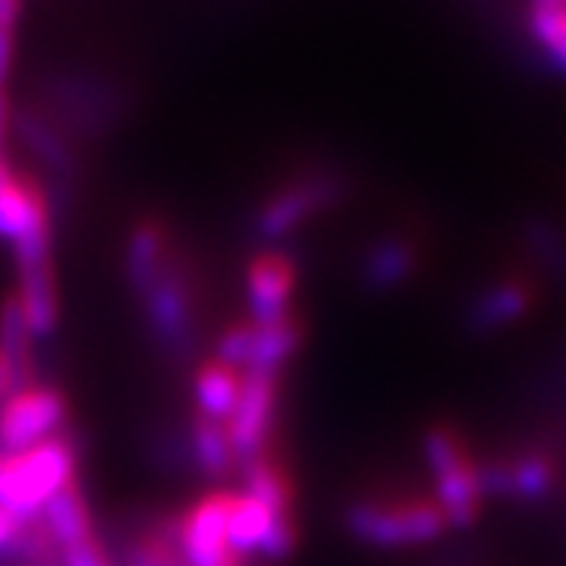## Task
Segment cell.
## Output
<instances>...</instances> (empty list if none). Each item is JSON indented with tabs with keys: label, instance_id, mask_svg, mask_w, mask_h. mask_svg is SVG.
Here are the masks:
<instances>
[{
	"label": "cell",
	"instance_id": "cell-24",
	"mask_svg": "<svg viewBox=\"0 0 566 566\" xmlns=\"http://www.w3.org/2000/svg\"><path fill=\"white\" fill-rule=\"evenodd\" d=\"M13 57H17V41H13V29L0 25V88H7L10 70H13Z\"/></svg>",
	"mask_w": 566,
	"mask_h": 566
},
{
	"label": "cell",
	"instance_id": "cell-9",
	"mask_svg": "<svg viewBox=\"0 0 566 566\" xmlns=\"http://www.w3.org/2000/svg\"><path fill=\"white\" fill-rule=\"evenodd\" d=\"M281 409V375L274 371H243V390L233 416L227 419V434L237 460H252L274 441Z\"/></svg>",
	"mask_w": 566,
	"mask_h": 566
},
{
	"label": "cell",
	"instance_id": "cell-25",
	"mask_svg": "<svg viewBox=\"0 0 566 566\" xmlns=\"http://www.w3.org/2000/svg\"><path fill=\"white\" fill-rule=\"evenodd\" d=\"M13 120H17V114H13L10 95H7V88H0V151H7V139L13 133Z\"/></svg>",
	"mask_w": 566,
	"mask_h": 566
},
{
	"label": "cell",
	"instance_id": "cell-11",
	"mask_svg": "<svg viewBox=\"0 0 566 566\" xmlns=\"http://www.w3.org/2000/svg\"><path fill=\"white\" fill-rule=\"evenodd\" d=\"M41 227H54V211L44 186L17 170L7 151H0V240L13 245Z\"/></svg>",
	"mask_w": 566,
	"mask_h": 566
},
{
	"label": "cell",
	"instance_id": "cell-12",
	"mask_svg": "<svg viewBox=\"0 0 566 566\" xmlns=\"http://www.w3.org/2000/svg\"><path fill=\"white\" fill-rule=\"evenodd\" d=\"M482 475V491L485 497H516V501H542L551 494L557 465L551 453L528 450L516 460H494V463H479Z\"/></svg>",
	"mask_w": 566,
	"mask_h": 566
},
{
	"label": "cell",
	"instance_id": "cell-5",
	"mask_svg": "<svg viewBox=\"0 0 566 566\" xmlns=\"http://www.w3.org/2000/svg\"><path fill=\"white\" fill-rule=\"evenodd\" d=\"M344 182L334 174H305L296 180L277 186L264 202L255 208L252 230L264 245H277L286 237H293L300 227L315 221L322 211L334 202H340Z\"/></svg>",
	"mask_w": 566,
	"mask_h": 566
},
{
	"label": "cell",
	"instance_id": "cell-3",
	"mask_svg": "<svg viewBox=\"0 0 566 566\" xmlns=\"http://www.w3.org/2000/svg\"><path fill=\"white\" fill-rule=\"evenodd\" d=\"M422 457L434 482L431 501L441 510L447 528L475 526L485 504V491H482L479 460L472 457L463 434L450 424L428 428L422 438Z\"/></svg>",
	"mask_w": 566,
	"mask_h": 566
},
{
	"label": "cell",
	"instance_id": "cell-19",
	"mask_svg": "<svg viewBox=\"0 0 566 566\" xmlns=\"http://www.w3.org/2000/svg\"><path fill=\"white\" fill-rule=\"evenodd\" d=\"M189 457L208 482H223L240 469L237 450L230 444L227 424L196 416L189 428Z\"/></svg>",
	"mask_w": 566,
	"mask_h": 566
},
{
	"label": "cell",
	"instance_id": "cell-6",
	"mask_svg": "<svg viewBox=\"0 0 566 566\" xmlns=\"http://www.w3.org/2000/svg\"><path fill=\"white\" fill-rule=\"evenodd\" d=\"M70 422V397L61 387L25 381L13 387L0 409V453H17L44 444L66 431Z\"/></svg>",
	"mask_w": 566,
	"mask_h": 566
},
{
	"label": "cell",
	"instance_id": "cell-15",
	"mask_svg": "<svg viewBox=\"0 0 566 566\" xmlns=\"http://www.w3.org/2000/svg\"><path fill=\"white\" fill-rule=\"evenodd\" d=\"M535 305V290L528 277H504L488 283L469 305V327L479 334H494L510 324L523 322Z\"/></svg>",
	"mask_w": 566,
	"mask_h": 566
},
{
	"label": "cell",
	"instance_id": "cell-17",
	"mask_svg": "<svg viewBox=\"0 0 566 566\" xmlns=\"http://www.w3.org/2000/svg\"><path fill=\"white\" fill-rule=\"evenodd\" d=\"M41 528L57 551L80 545V542L95 535L92 506H88V497H85L80 482L66 485L57 497H51V504L41 513Z\"/></svg>",
	"mask_w": 566,
	"mask_h": 566
},
{
	"label": "cell",
	"instance_id": "cell-4",
	"mask_svg": "<svg viewBox=\"0 0 566 566\" xmlns=\"http://www.w3.org/2000/svg\"><path fill=\"white\" fill-rule=\"evenodd\" d=\"M243 488L249 497H255L271 516V538L262 547L264 560L281 564L286 557H293V551L300 545V523H296V488L286 472V465L277 457L274 447H268L264 453L243 460L240 463Z\"/></svg>",
	"mask_w": 566,
	"mask_h": 566
},
{
	"label": "cell",
	"instance_id": "cell-16",
	"mask_svg": "<svg viewBox=\"0 0 566 566\" xmlns=\"http://www.w3.org/2000/svg\"><path fill=\"white\" fill-rule=\"evenodd\" d=\"M240 390H243V371L240 368L221 363L214 356L205 359L196 368V378H192L196 416L227 424V419L233 416V409L240 403Z\"/></svg>",
	"mask_w": 566,
	"mask_h": 566
},
{
	"label": "cell",
	"instance_id": "cell-18",
	"mask_svg": "<svg viewBox=\"0 0 566 566\" xmlns=\"http://www.w3.org/2000/svg\"><path fill=\"white\" fill-rule=\"evenodd\" d=\"M305 340V324L300 315H290L277 324H252V349L245 371H274L281 375Z\"/></svg>",
	"mask_w": 566,
	"mask_h": 566
},
{
	"label": "cell",
	"instance_id": "cell-2",
	"mask_svg": "<svg viewBox=\"0 0 566 566\" xmlns=\"http://www.w3.org/2000/svg\"><path fill=\"white\" fill-rule=\"evenodd\" d=\"M344 528L365 547L400 551L441 538L447 523L424 494H368L346 504Z\"/></svg>",
	"mask_w": 566,
	"mask_h": 566
},
{
	"label": "cell",
	"instance_id": "cell-8",
	"mask_svg": "<svg viewBox=\"0 0 566 566\" xmlns=\"http://www.w3.org/2000/svg\"><path fill=\"white\" fill-rule=\"evenodd\" d=\"M300 290V264L290 252L277 245H264L255 252L243 271V296H245V322L252 324H277L293 312Z\"/></svg>",
	"mask_w": 566,
	"mask_h": 566
},
{
	"label": "cell",
	"instance_id": "cell-21",
	"mask_svg": "<svg viewBox=\"0 0 566 566\" xmlns=\"http://www.w3.org/2000/svg\"><path fill=\"white\" fill-rule=\"evenodd\" d=\"M528 35L547 61L566 73V0H528Z\"/></svg>",
	"mask_w": 566,
	"mask_h": 566
},
{
	"label": "cell",
	"instance_id": "cell-14",
	"mask_svg": "<svg viewBox=\"0 0 566 566\" xmlns=\"http://www.w3.org/2000/svg\"><path fill=\"white\" fill-rule=\"evenodd\" d=\"M422 264V249L403 233H390L368 245L359 262V281L371 293H394L416 277Z\"/></svg>",
	"mask_w": 566,
	"mask_h": 566
},
{
	"label": "cell",
	"instance_id": "cell-7",
	"mask_svg": "<svg viewBox=\"0 0 566 566\" xmlns=\"http://www.w3.org/2000/svg\"><path fill=\"white\" fill-rule=\"evenodd\" d=\"M230 497L233 491L211 488L177 516V547L186 566H243L230 542Z\"/></svg>",
	"mask_w": 566,
	"mask_h": 566
},
{
	"label": "cell",
	"instance_id": "cell-1",
	"mask_svg": "<svg viewBox=\"0 0 566 566\" xmlns=\"http://www.w3.org/2000/svg\"><path fill=\"white\" fill-rule=\"evenodd\" d=\"M80 482V447L63 431L44 444L0 453V506L25 523H39L63 488Z\"/></svg>",
	"mask_w": 566,
	"mask_h": 566
},
{
	"label": "cell",
	"instance_id": "cell-26",
	"mask_svg": "<svg viewBox=\"0 0 566 566\" xmlns=\"http://www.w3.org/2000/svg\"><path fill=\"white\" fill-rule=\"evenodd\" d=\"M13 387H20V381H17V375H13L10 363L0 356V409H3V403H7V397L13 394Z\"/></svg>",
	"mask_w": 566,
	"mask_h": 566
},
{
	"label": "cell",
	"instance_id": "cell-23",
	"mask_svg": "<svg viewBox=\"0 0 566 566\" xmlns=\"http://www.w3.org/2000/svg\"><path fill=\"white\" fill-rule=\"evenodd\" d=\"M57 560H61V566H111V557H107L98 535L57 551Z\"/></svg>",
	"mask_w": 566,
	"mask_h": 566
},
{
	"label": "cell",
	"instance_id": "cell-10",
	"mask_svg": "<svg viewBox=\"0 0 566 566\" xmlns=\"http://www.w3.org/2000/svg\"><path fill=\"white\" fill-rule=\"evenodd\" d=\"M145 308V322L151 327L155 340L164 349H177L189 344L192 337V324H196V296L189 277L177 262V255L164 268V274L155 281L151 290H145L139 296Z\"/></svg>",
	"mask_w": 566,
	"mask_h": 566
},
{
	"label": "cell",
	"instance_id": "cell-22",
	"mask_svg": "<svg viewBox=\"0 0 566 566\" xmlns=\"http://www.w3.org/2000/svg\"><path fill=\"white\" fill-rule=\"evenodd\" d=\"M57 554L44 528H35V523H25L7 506H0V566L10 560H25L29 554Z\"/></svg>",
	"mask_w": 566,
	"mask_h": 566
},
{
	"label": "cell",
	"instance_id": "cell-13",
	"mask_svg": "<svg viewBox=\"0 0 566 566\" xmlns=\"http://www.w3.org/2000/svg\"><path fill=\"white\" fill-rule=\"evenodd\" d=\"M170 259H174V233L167 221L148 214L129 227L126 252H123V274L136 296L155 286Z\"/></svg>",
	"mask_w": 566,
	"mask_h": 566
},
{
	"label": "cell",
	"instance_id": "cell-20",
	"mask_svg": "<svg viewBox=\"0 0 566 566\" xmlns=\"http://www.w3.org/2000/svg\"><path fill=\"white\" fill-rule=\"evenodd\" d=\"M32 346H35V337H32L29 324L22 318L20 303L10 290L0 303V356L10 363L20 385L32 381L29 378L32 375Z\"/></svg>",
	"mask_w": 566,
	"mask_h": 566
}]
</instances>
